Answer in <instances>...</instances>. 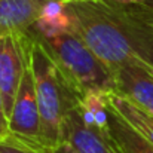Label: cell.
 <instances>
[{"instance_id": "obj_13", "label": "cell", "mask_w": 153, "mask_h": 153, "mask_svg": "<svg viewBox=\"0 0 153 153\" xmlns=\"http://www.w3.org/2000/svg\"><path fill=\"white\" fill-rule=\"evenodd\" d=\"M0 153H42L37 150H33L27 146H22L16 141H13L12 138H6L3 141H0Z\"/></svg>"}, {"instance_id": "obj_4", "label": "cell", "mask_w": 153, "mask_h": 153, "mask_svg": "<svg viewBox=\"0 0 153 153\" xmlns=\"http://www.w3.org/2000/svg\"><path fill=\"white\" fill-rule=\"evenodd\" d=\"M7 125L9 138L33 150L48 153L42 144V119L30 64L22 74L10 116L7 117Z\"/></svg>"}, {"instance_id": "obj_14", "label": "cell", "mask_w": 153, "mask_h": 153, "mask_svg": "<svg viewBox=\"0 0 153 153\" xmlns=\"http://www.w3.org/2000/svg\"><path fill=\"white\" fill-rule=\"evenodd\" d=\"M9 137V125H7V116L4 111V105H3V98H1V92H0V141L6 140Z\"/></svg>"}, {"instance_id": "obj_15", "label": "cell", "mask_w": 153, "mask_h": 153, "mask_svg": "<svg viewBox=\"0 0 153 153\" xmlns=\"http://www.w3.org/2000/svg\"><path fill=\"white\" fill-rule=\"evenodd\" d=\"M125 10V9H123ZM132 15H135L137 18H140L141 21H144L146 24H149L153 28V9H141V10H126Z\"/></svg>"}, {"instance_id": "obj_3", "label": "cell", "mask_w": 153, "mask_h": 153, "mask_svg": "<svg viewBox=\"0 0 153 153\" xmlns=\"http://www.w3.org/2000/svg\"><path fill=\"white\" fill-rule=\"evenodd\" d=\"M30 36L46 49L79 100L89 91L113 92L114 85L110 70L76 31L61 33L52 37Z\"/></svg>"}, {"instance_id": "obj_16", "label": "cell", "mask_w": 153, "mask_h": 153, "mask_svg": "<svg viewBox=\"0 0 153 153\" xmlns=\"http://www.w3.org/2000/svg\"><path fill=\"white\" fill-rule=\"evenodd\" d=\"M51 153H79L70 143H67V141H62L59 146H56Z\"/></svg>"}, {"instance_id": "obj_2", "label": "cell", "mask_w": 153, "mask_h": 153, "mask_svg": "<svg viewBox=\"0 0 153 153\" xmlns=\"http://www.w3.org/2000/svg\"><path fill=\"white\" fill-rule=\"evenodd\" d=\"M31 37V36H30ZM30 67L42 119V144L51 153L59 146L67 114L77 107L79 98L71 91L46 49L31 37Z\"/></svg>"}, {"instance_id": "obj_6", "label": "cell", "mask_w": 153, "mask_h": 153, "mask_svg": "<svg viewBox=\"0 0 153 153\" xmlns=\"http://www.w3.org/2000/svg\"><path fill=\"white\" fill-rule=\"evenodd\" d=\"M113 76V92L153 114V76L137 67H116L110 70Z\"/></svg>"}, {"instance_id": "obj_8", "label": "cell", "mask_w": 153, "mask_h": 153, "mask_svg": "<svg viewBox=\"0 0 153 153\" xmlns=\"http://www.w3.org/2000/svg\"><path fill=\"white\" fill-rule=\"evenodd\" d=\"M48 0H0V37L28 33Z\"/></svg>"}, {"instance_id": "obj_10", "label": "cell", "mask_w": 153, "mask_h": 153, "mask_svg": "<svg viewBox=\"0 0 153 153\" xmlns=\"http://www.w3.org/2000/svg\"><path fill=\"white\" fill-rule=\"evenodd\" d=\"M108 101H110V107L114 110L116 114H119L144 140L153 144V114L143 110L126 97L116 92L108 94Z\"/></svg>"}, {"instance_id": "obj_1", "label": "cell", "mask_w": 153, "mask_h": 153, "mask_svg": "<svg viewBox=\"0 0 153 153\" xmlns=\"http://www.w3.org/2000/svg\"><path fill=\"white\" fill-rule=\"evenodd\" d=\"M68 9L76 33L108 70L137 67L153 76V28L149 24L105 1L70 3Z\"/></svg>"}, {"instance_id": "obj_7", "label": "cell", "mask_w": 153, "mask_h": 153, "mask_svg": "<svg viewBox=\"0 0 153 153\" xmlns=\"http://www.w3.org/2000/svg\"><path fill=\"white\" fill-rule=\"evenodd\" d=\"M62 140L70 143L79 153H120L110 135L88 128L74 107L65 117Z\"/></svg>"}, {"instance_id": "obj_5", "label": "cell", "mask_w": 153, "mask_h": 153, "mask_svg": "<svg viewBox=\"0 0 153 153\" xmlns=\"http://www.w3.org/2000/svg\"><path fill=\"white\" fill-rule=\"evenodd\" d=\"M31 37L28 33L0 37V92L6 116H10L19 83L30 64Z\"/></svg>"}, {"instance_id": "obj_17", "label": "cell", "mask_w": 153, "mask_h": 153, "mask_svg": "<svg viewBox=\"0 0 153 153\" xmlns=\"http://www.w3.org/2000/svg\"><path fill=\"white\" fill-rule=\"evenodd\" d=\"M61 1L70 4V3H102L105 0H61Z\"/></svg>"}, {"instance_id": "obj_12", "label": "cell", "mask_w": 153, "mask_h": 153, "mask_svg": "<svg viewBox=\"0 0 153 153\" xmlns=\"http://www.w3.org/2000/svg\"><path fill=\"white\" fill-rule=\"evenodd\" d=\"M105 3L125 10L153 9V0H105Z\"/></svg>"}, {"instance_id": "obj_9", "label": "cell", "mask_w": 153, "mask_h": 153, "mask_svg": "<svg viewBox=\"0 0 153 153\" xmlns=\"http://www.w3.org/2000/svg\"><path fill=\"white\" fill-rule=\"evenodd\" d=\"M68 31H76L74 19L68 4L61 0H48L43 4L39 18L28 30V33L36 37H52Z\"/></svg>"}, {"instance_id": "obj_11", "label": "cell", "mask_w": 153, "mask_h": 153, "mask_svg": "<svg viewBox=\"0 0 153 153\" xmlns=\"http://www.w3.org/2000/svg\"><path fill=\"white\" fill-rule=\"evenodd\" d=\"M110 137L120 153H153V144L135 132L110 107Z\"/></svg>"}]
</instances>
